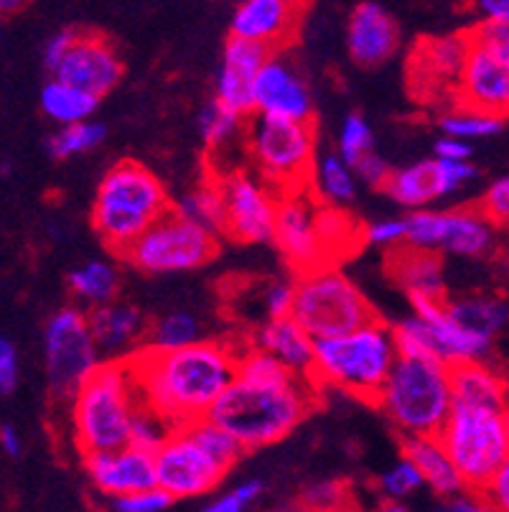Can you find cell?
Returning <instances> with one entry per match:
<instances>
[{
  "label": "cell",
  "mask_w": 509,
  "mask_h": 512,
  "mask_svg": "<svg viewBox=\"0 0 509 512\" xmlns=\"http://www.w3.org/2000/svg\"><path fill=\"white\" fill-rule=\"evenodd\" d=\"M125 360L140 400L174 426L207 416L237 375V349L204 339L179 349L140 347Z\"/></svg>",
  "instance_id": "obj_1"
},
{
  "label": "cell",
  "mask_w": 509,
  "mask_h": 512,
  "mask_svg": "<svg viewBox=\"0 0 509 512\" xmlns=\"http://www.w3.org/2000/svg\"><path fill=\"white\" fill-rule=\"evenodd\" d=\"M316 406V383L291 375L286 380H252L235 375L207 418L230 431L245 451L263 449L291 436Z\"/></svg>",
  "instance_id": "obj_2"
},
{
  "label": "cell",
  "mask_w": 509,
  "mask_h": 512,
  "mask_svg": "<svg viewBox=\"0 0 509 512\" xmlns=\"http://www.w3.org/2000/svg\"><path fill=\"white\" fill-rule=\"evenodd\" d=\"M140 400L128 360H102L72 395L74 444L82 454L128 444Z\"/></svg>",
  "instance_id": "obj_3"
},
{
  "label": "cell",
  "mask_w": 509,
  "mask_h": 512,
  "mask_svg": "<svg viewBox=\"0 0 509 512\" xmlns=\"http://www.w3.org/2000/svg\"><path fill=\"white\" fill-rule=\"evenodd\" d=\"M395 360H398V347L392 327L370 319L349 332L314 339L311 377L314 383L331 385L357 398L375 400Z\"/></svg>",
  "instance_id": "obj_4"
},
{
  "label": "cell",
  "mask_w": 509,
  "mask_h": 512,
  "mask_svg": "<svg viewBox=\"0 0 509 512\" xmlns=\"http://www.w3.org/2000/svg\"><path fill=\"white\" fill-rule=\"evenodd\" d=\"M171 207L163 181L138 161H120L102 176L92 202V227L112 253H120Z\"/></svg>",
  "instance_id": "obj_5"
},
{
  "label": "cell",
  "mask_w": 509,
  "mask_h": 512,
  "mask_svg": "<svg viewBox=\"0 0 509 512\" xmlns=\"http://www.w3.org/2000/svg\"><path fill=\"white\" fill-rule=\"evenodd\" d=\"M375 406L403 436H436L454 408L446 362L398 355Z\"/></svg>",
  "instance_id": "obj_6"
},
{
  "label": "cell",
  "mask_w": 509,
  "mask_h": 512,
  "mask_svg": "<svg viewBox=\"0 0 509 512\" xmlns=\"http://www.w3.org/2000/svg\"><path fill=\"white\" fill-rule=\"evenodd\" d=\"M436 436L451 456L466 490L474 492L487 490L509 454L507 426L497 408L454 406Z\"/></svg>",
  "instance_id": "obj_7"
},
{
  "label": "cell",
  "mask_w": 509,
  "mask_h": 512,
  "mask_svg": "<svg viewBox=\"0 0 509 512\" xmlns=\"http://www.w3.org/2000/svg\"><path fill=\"white\" fill-rule=\"evenodd\" d=\"M247 148L260 179L275 192L306 189L316 161V130L311 120L250 115Z\"/></svg>",
  "instance_id": "obj_8"
},
{
  "label": "cell",
  "mask_w": 509,
  "mask_h": 512,
  "mask_svg": "<svg viewBox=\"0 0 509 512\" xmlns=\"http://www.w3.org/2000/svg\"><path fill=\"white\" fill-rule=\"evenodd\" d=\"M291 316L314 339L334 337L375 319L357 283L334 265H316L298 276L293 283Z\"/></svg>",
  "instance_id": "obj_9"
},
{
  "label": "cell",
  "mask_w": 509,
  "mask_h": 512,
  "mask_svg": "<svg viewBox=\"0 0 509 512\" xmlns=\"http://www.w3.org/2000/svg\"><path fill=\"white\" fill-rule=\"evenodd\" d=\"M217 248V232L186 220L168 207L118 255L146 276H171L207 265L217 255Z\"/></svg>",
  "instance_id": "obj_10"
},
{
  "label": "cell",
  "mask_w": 509,
  "mask_h": 512,
  "mask_svg": "<svg viewBox=\"0 0 509 512\" xmlns=\"http://www.w3.org/2000/svg\"><path fill=\"white\" fill-rule=\"evenodd\" d=\"M102 362L92 339L87 314L79 306H64L44 327V367L49 388L56 398L72 400L84 377Z\"/></svg>",
  "instance_id": "obj_11"
},
{
  "label": "cell",
  "mask_w": 509,
  "mask_h": 512,
  "mask_svg": "<svg viewBox=\"0 0 509 512\" xmlns=\"http://www.w3.org/2000/svg\"><path fill=\"white\" fill-rule=\"evenodd\" d=\"M153 464L156 484L166 495L174 497V502L212 495L214 487L230 472L199 446L186 426H174L168 439L153 451Z\"/></svg>",
  "instance_id": "obj_12"
},
{
  "label": "cell",
  "mask_w": 509,
  "mask_h": 512,
  "mask_svg": "<svg viewBox=\"0 0 509 512\" xmlns=\"http://www.w3.org/2000/svg\"><path fill=\"white\" fill-rule=\"evenodd\" d=\"M219 189L224 202V235L245 245L273 242L278 194H273L263 179L235 171L219 181Z\"/></svg>",
  "instance_id": "obj_13"
},
{
  "label": "cell",
  "mask_w": 509,
  "mask_h": 512,
  "mask_svg": "<svg viewBox=\"0 0 509 512\" xmlns=\"http://www.w3.org/2000/svg\"><path fill=\"white\" fill-rule=\"evenodd\" d=\"M273 242L298 273L311 271L316 265H326L319 212H316V204L303 194V189L278 194Z\"/></svg>",
  "instance_id": "obj_14"
},
{
  "label": "cell",
  "mask_w": 509,
  "mask_h": 512,
  "mask_svg": "<svg viewBox=\"0 0 509 512\" xmlns=\"http://www.w3.org/2000/svg\"><path fill=\"white\" fill-rule=\"evenodd\" d=\"M51 74L102 100L123 79V62L105 36L77 31L69 51Z\"/></svg>",
  "instance_id": "obj_15"
},
{
  "label": "cell",
  "mask_w": 509,
  "mask_h": 512,
  "mask_svg": "<svg viewBox=\"0 0 509 512\" xmlns=\"http://www.w3.org/2000/svg\"><path fill=\"white\" fill-rule=\"evenodd\" d=\"M268 57V46L230 34L214 79V100L245 120L255 115V77Z\"/></svg>",
  "instance_id": "obj_16"
},
{
  "label": "cell",
  "mask_w": 509,
  "mask_h": 512,
  "mask_svg": "<svg viewBox=\"0 0 509 512\" xmlns=\"http://www.w3.org/2000/svg\"><path fill=\"white\" fill-rule=\"evenodd\" d=\"M84 456V472L92 487L105 497H123L130 492L146 490L156 484L153 454L133 444L115 446L105 451H90Z\"/></svg>",
  "instance_id": "obj_17"
},
{
  "label": "cell",
  "mask_w": 509,
  "mask_h": 512,
  "mask_svg": "<svg viewBox=\"0 0 509 512\" xmlns=\"http://www.w3.org/2000/svg\"><path fill=\"white\" fill-rule=\"evenodd\" d=\"M456 105L509 120V67L471 39L456 87Z\"/></svg>",
  "instance_id": "obj_18"
},
{
  "label": "cell",
  "mask_w": 509,
  "mask_h": 512,
  "mask_svg": "<svg viewBox=\"0 0 509 512\" xmlns=\"http://www.w3.org/2000/svg\"><path fill=\"white\" fill-rule=\"evenodd\" d=\"M255 115L286 120L314 118V100L301 74L280 57H268L255 77Z\"/></svg>",
  "instance_id": "obj_19"
},
{
  "label": "cell",
  "mask_w": 509,
  "mask_h": 512,
  "mask_svg": "<svg viewBox=\"0 0 509 512\" xmlns=\"http://www.w3.org/2000/svg\"><path fill=\"white\" fill-rule=\"evenodd\" d=\"M400 46V29L395 18L380 3H359L347 21V49L354 64L364 69L380 67L395 57Z\"/></svg>",
  "instance_id": "obj_20"
},
{
  "label": "cell",
  "mask_w": 509,
  "mask_h": 512,
  "mask_svg": "<svg viewBox=\"0 0 509 512\" xmlns=\"http://www.w3.org/2000/svg\"><path fill=\"white\" fill-rule=\"evenodd\" d=\"M466 51H469V34L426 39L415 46L413 57H410V77H415L413 90H426L433 95H438L441 90H451L456 100Z\"/></svg>",
  "instance_id": "obj_21"
},
{
  "label": "cell",
  "mask_w": 509,
  "mask_h": 512,
  "mask_svg": "<svg viewBox=\"0 0 509 512\" xmlns=\"http://www.w3.org/2000/svg\"><path fill=\"white\" fill-rule=\"evenodd\" d=\"M303 0H242L230 21V34L275 49L296 31Z\"/></svg>",
  "instance_id": "obj_22"
},
{
  "label": "cell",
  "mask_w": 509,
  "mask_h": 512,
  "mask_svg": "<svg viewBox=\"0 0 509 512\" xmlns=\"http://www.w3.org/2000/svg\"><path fill=\"white\" fill-rule=\"evenodd\" d=\"M87 324H90L92 339H95L100 355H105L107 360H125L133 355L148 329L143 311L118 299L92 306L87 314Z\"/></svg>",
  "instance_id": "obj_23"
},
{
  "label": "cell",
  "mask_w": 509,
  "mask_h": 512,
  "mask_svg": "<svg viewBox=\"0 0 509 512\" xmlns=\"http://www.w3.org/2000/svg\"><path fill=\"white\" fill-rule=\"evenodd\" d=\"M252 347L265 349L268 355L283 362L296 375L311 377V370H314V337L291 314L265 319L252 334Z\"/></svg>",
  "instance_id": "obj_24"
},
{
  "label": "cell",
  "mask_w": 509,
  "mask_h": 512,
  "mask_svg": "<svg viewBox=\"0 0 509 512\" xmlns=\"http://www.w3.org/2000/svg\"><path fill=\"white\" fill-rule=\"evenodd\" d=\"M387 271L408 296H443V263L438 250L398 245L387 255Z\"/></svg>",
  "instance_id": "obj_25"
},
{
  "label": "cell",
  "mask_w": 509,
  "mask_h": 512,
  "mask_svg": "<svg viewBox=\"0 0 509 512\" xmlns=\"http://www.w3.org/2000/svg\"><path fill=\"white\" fill-rule=\"evenodd\" d=\"M382 192L405 209L428 207L436 199L446 197V192H443L441 161L433 156L415 161V164L400 166V169H392L385 186H382Z\"/></svg>",
  "instance_id": "obj_26"
},
{
  "label": "cell",
  "mask_w": 509,
  "mask_h": 512,
  "mask_svg": "<svg viewBox=\"0 0 509 512\" xmlns=\"http://www.w3.org/2000/svg\"><path fill=\"white\" fill-rule=\"evenodd\" d=\"M454 406H482L502 411L509 400V385L482 360H464L448 365Z\"/></svg>",
  "instance_id": "obj_27"
},
{
  "label": "cell",
  "mask_w": 509,
  "mask_h": 512,
  "mask_svg": "<svg viewBox=\"0 0 509 512\" xmlns=\"http://www.w3.org/2000/svg\"><path fill=\"white\" fill-rule=\"evenodd\" d=\"M403 456L418 467L423 487H431L441 500L464 490V482L438 436H405Z\"/></svg>",
  "instance_id": "obj_28"
},
{
  "label": "cell",
  "mask_w": 509,
  "mask_h": 512,
  "mask_svg": "<svg viewBox=\"0 0 509 512\" xmlns=\"http://www.w3.org/2000/svg\"><path fill=\"white\" fill-rule=\"evenodd\" d=\"M494 242V225L479 209H451L441 212L438 250L476 258L484 255Z\"/></svg>",
  "instance_id": "obj_29"
},
{
  "label": "cell",
  "mask_w": 509,
  "mask_h": 512,
  "mask_svg": "<svg viewBox=\"0 0 509 512\" xmlns=\"http://www.w3.org/2000/svg\"><path fill=\"white\" fill-rule=\"evenodd\" d=\"M39 102L46 118L54 120L56 125H69L79 123V120H90L100 105V97L79 90V87L51 74L49 82L41 87Z\"/></svg>",
  "instance_id": "obj_30"
},
{
  "label": "cell",
  "mask_w": 509,
  "mask_h": 512,
  "mask_svg": "<svg viewBox=\"0 0 509 512\" xmlns=\"http://www.w3.org/2000/svg\"><path fill=\"white\" fill-rule=\"evenodd\" d=\"M69 291L84 306H100L118 299L120 271L110 260H87L69 273Z\"/></svg>",
  "instance_id": "obj_31"
},
{
  "label": "cell",
  "mask_w": 509,
  "mask_h": 512,
  "mask_svg": "<svg viewBox=\"0 0 509 512\" xmlns=\"http://www.w3.org/2000/svg\"><path fill=\"white\" fill-rule=\"evenodd\" d=\"M308 184L314 186V192L329 207H344L357 197V174L339 153H326L316 158Z\"/></svg>",
  "instance_id": "obj_32"
},
{
  "label": "cell",
  "mask_w": 509,
  "mask_h": 512,
  "mask_svg": "<svg viewBox=\"0 0 509 512\" xmlns=\"http://www.w3.org/2000/svg\"><path fill=\"white\" fill-rule=\"evenodd\" d=\"M446 309L461 327L484 334L489 339L502 332L509 319V309L504 306V301L489 299V296H466L459 301H446Z\"/></svg>",
  "instance_id": "obj_33"
},
{
  "label": "cell",
  "mask_w": 509,
  "mask_h": 512,
  "mask_svg": "<svg viewBox=\"0 0 509 512\" xmlns=\"http://www.w3.org/2000/svg\"><path fill=\"white\" fill-rule=\"evenodd\" d=\"M171 209L186 217V220L207 227V230L222 232L224 202L219 181H204V184L194 186L191 192L181 194L176 202H171Z\"/></svg>",
  "instance_id": "obj_34"
},
{
  "label": "cell",
  "mask_w": 509,
  "mask_h": 512,
  "mask_svg": "<svg viewBox=\"0 0 509 512\" xmlns=\"http://www.w3.org/2000/svg\"><path fill=\"white\" fill-rule=\"evenodd\" d=\"M146 344L151 349H179L202 339V321L189 311H171L158 316L146 329Z\"/></svg>",
  "instance_id": "obj_35"
},
{
  "label": "cell",
  "mask_w": 509,
  "mask_h": 512,
  "mask_svg": "<svg viewBox=\"0 0 509 512\" xmlns=\"http://www.w3.org/2000/svg\"><path fill=\"white\" fill-rule=\"evenodd\" d=\"M107 130L105 125L97 123V120H79V123L59 125L54 136L49 138L46 148H49L51 158H59V161H67V158L84 156V153L95 151L105 141Z\"/></svg>",
  "instance_id": "obj_36"
},
{
  "label": "cell",
  "mask_w": 509,
  "mask_h": 512,
  "mask_svg": "<svg viewBox=\"0 0 509 512\" xmlns=\"http://www.w3.org/2000/svg\"><path fill=\"white\" fill-rule=\"evenodd\" d=\"M441 130L446 136L464 138V141L474 143L482 141V138L499 136L507 125V118H499V115L482 113V110H471V107L456 105L454 110H448L441 118Z\"/></svg>",
  "instance_id": "obj_37"
},
{
  "label": "cell",
  "mask_w": 509,
  "mask_h": 512,
  "mask_svg": "<svg viewBox=\"0 0 509 512\" xmlns=\"http://www.w3.org/2000/svg\"><path fill=\"white\" fill-rule=\"evenodd\" d=\"M242 123H245L242 115L232 113L230 107H224L222 102L212 100L199 113V136H202L204 146L209 151H219V148H224L227 143H232L240 136Z\"/></svg>",
  "instance_id": "obj_38"
},
{
  "label": "cell",
  "mask_w": 509,
  "mask_h": 512,
  "mask_svg": "<svg viewBox=\"0 0 509 512\" xmlns=\"http://www.w3.org/2000/svg\"><path fill=\"white\" fill-rule=\"evenodd\" d=\"M184 426H186V431H189V434L199 441V446H202V449H207L209 454H212L217 462H222L227 469L235 467L237 459H240L242 451H245L240 446V441H237L230 431H224L219 423H214L212 418L202 416L191 423H184Z\"/></svg>",
  "instance_id": "obj_39"
},
{
  "label": "cell",
  "mask_w": 509,
  "mask_h": 512,
  "mask_svg": "<svg viewBox=\"0 0 509 512\" xmlns=\"http://www.w3.org/2000/svg\"><path fill=\"white\" fill-rule=\"evenodd\" d=\"M392 337H395V347H398V355L403 357H426V360H441V352H438L436 337H433V329L426 319H420L418 314L408 316L392 327Z\"/></svg>",
  "instance_id": "obj_40"
},
{
  "label": "cell",
  "mask_w": 509,
  "mask_h": 512,
  "mask_svg": "<svg viewBox=\"0 0 509 512\" xmlns=\"http://www.w3.org/2000/svg\"><path fill=\"white\" fill-rule=\"evenodd\" d=\"M377 487H380L382 500L392 502V507H403V502L423 487V477L408 456H400L398 462L380 474Z\"/></svg>",
  "instance_id": "obj_41"
},
{
  "label": "cell",
  "mask_w": 509,
  "mask_h": 512,
  "mask_svg": "<svg viewBox=\"0 0 509 512\" xmlns=\"http://www.w3.org/2000/svg\"><path fill=\"white\" fill-rule=\"evenodd\" d=\"M171 431H174V423L166 421L161 413L148 408L146 403H140L138 411L133 413V421H130L128 444L138 446V449H146L153 454V451L168 439Z\"/></svg>",
  "instance_id": "obj_42"
},
{
  "label": "cell",
  "mask_w": 509,
  "mask_h": 512,
  "mask_svg": "<svg viewBox=\"0 0 509 512\" xmlns=\"http://www.w3.org/2000/svg\"><path fill=\"white\" fill-rule=\"evenodd\" d=\"M375 146V136H372V125L362 118L359 113H352L344 118L342 130H339V148L336 153L347 161V164H357L359 158Z\"/></svg>",
  "instance_id": "obj_43"
},
{
  "label": "cell",
  "mask_w": 509,
  "mask_h": 512,
  "mask_svg": "<svg viewBox=\"0 0 509 512\" xmlns=\"http://www.w3.org/2000/svg\"><path fill=\"white\" fill-rule=\"evenodd\" d=\"M347 484L339 479H321V482L308 484L306 490L298 497V505L308 507V510H342L349 502Z\"/></svg>",
  "instance_id": "obj_44"
},
{
  "label": "cell",
  "mask_w": 509,
  "mask_h": 512,
  "mask_svg": "<svg viewBox=\"0 0 509 512\" xmlns=\"http://www.w3.org/2000/svg\"><path fill=\"white\" fill-rule=\"evenodd\" d=\"M263 495V482L260 479H247L237 487L227 490L224 495L214 497L207 502V512H242L260 500Z\"/></svg>",
  "instance_id": "obj_45"
},
{
  "label": "cell",
  "mask_w": 509,
  "mask_h": 512,
  "mask_svg": "<svg viewBox=\"0 0 509 512\" xmlns=\"http://www.w3.org/2000/svg\"><path fill=\"white\" fill-rule=\"evenodd\" d=\"M110 505L118 512H161L174 505V497L166 495L158 484H153V487H146V490L130 492V495L123 497H112Z\"/></svg>",
  "instance_id": "obj_46"
},
{
  "label": "cell",
  "mask_w": 509,
  "mask_h": 512,
  "mask_svg": "<svg viewBox=\"0 0 509 512\" xmlns=\"http://www.w3.org/2000/svg\"><path fill=\"white\" fill-rule=\"evenodd\" d=\"M469 39L474 44H482L484 49H489L499 62H504L509 67V23H494L484 21L482 26L466 31Z\"/></svg>",
  "instance_id": "obj_47"
},
{
  "label": "cell",
  "mask_w": 509,
  "mask_h": 512,
  "mask_svg": "<svg viewBox=\"0 0 509 512\" xmlns=\"http://www.w3.org/2000/svg\"><path fill=\"white\" fill-rule=\"evenodd\" d=\"M479 212L494 227L509 225V176H502V179H497L489 186L487 192H484L482 202H479Z\"/></svg>",
  "instance_id": "obj_48"
},
{
  "label": "cell",
  "mask_w": 509,
  "mask_h": 512,
  "mask_svg": "<svg viewBox=\"0 0 509 512\" xmlns=\"http://www.w3.org/2000/svg\"><path fill=\"white\" fill-rule=\"evenodd\" d=\"M362 240L372 248H398L405 242V220H377L362 230Z\"/></svg>",
  "instance_id": "obj_49"
},
{
  "label": "cell",
  "mask_w": 509,
  "mask_h": 512,
  "mask_svg": "<svg viewBox=\"0 0 509 512\" xmlns=\"http://www.w3.org/2000/svg\"><path fill=\"white\" fill-rule=\"evenodd\" d=\"M21 377V360L18 349L6 334H0V395H11L18 388Z\"/></svg>",
  "instance_id": "obj_50"
},
{
  "label": "cell",
  "mask_w": 509,
  "mask_h": 512,
  "mask_svg": "<svg viewBox=\"0 0 509 512\" xmlns=\"http://www.w3.org/2000/svg\"><path fill=\"white\" fill-rule=\"evenodd\" d=\"M265 316H286L293 309V283L273 281L263 288Z\"/></svg>",
  "instance_id": "obj_51"
},
{
  "label": "cell",
  "mask_w": 509,
  "mask_h": 512,
  "mask_svg": "<svg viewBox=\"0 0 509 512\" xmlns=\"http://www.w3.org/2000/svg\"><path fill=\"white\" fill-rule=\"evenodd\" d=\"M352 169H354V174L364 181V184L375 186V189H382L387 181V176H390L392 166L387 164L385 158L377 156L375 151H367L362 158H359L357 164L352 166Z\"/></svg>",
  "instance_id": "obj_52"
},
{
  "label": "cell",
  "mask_w": 509,
  "mask_h": 512,
  "mask_svg": "<svg viewBox=\"0 0 509 512\" xmlns=\"http://www.w3.org/2000/svg\"><path fill=\"white\" fill-rule=\"evenodd\" d=\"M482 495L487 507L509 512V454L504 456L502 467L497 469V474H494L492 482L487 484V490H484Z\"/></svg>",
  "instance_id": "obj_53"
},
{
  "label": "cell",
  "mask_w": 509,
  "mask_h": 512,
  "mask_svg": "<svg viewBox=\"0 0 509 512\" xmlns=\"http://www.w3.org/2000/svg\"><path fill=\"white\" fill-rule=\"evenodd\" d=\"M74 36H77V31L74 29H62V31H56L54 36H51L49 41H46L44 46V67L54 69L56 64L62 62V57L69 51V46H72Z\"/></svg>",
  "instance_id": "obj_54"
},
{
  "label": "cell",
  "mask_w": 509,
  "mask_h": 512,
  "mask_svg": "<svg viewBox=\"0 0 509 512\" xmlns=\"http://www.w3.org/2000/svg\"><path fill=\"white\" fill-rule=\"evenodd\" d=\"M433 151H436L438 158H448V161H469L471 153H474V146L469 141H464V138L446 136L443 133V138H438Z\"/></svg>",
  "instance_id": "obj_55"
},
{
  "label": "cell",
  "mask_w": 509,
  "mask_h": 512,
  "mask_svg": "<svg viewBox=\"0 0 509 512\" xmlns=\"http://www.w3.org/2000/svg\"><path fill=\"white\" fill-rule=\"evenodd\" d=\"M484 21L509 23V0H471Z\"/></svg>",
  "instance_id": "obj_56"
},
{
  "label": "cell",
  "mask_w": 509,
  "mask_h": 512,
  "mask_svg": "<svg viewBox=\"0 0 509 512\" xmlns=\"http://www.w3.org/2000/svg\"><path fill=\"white\" fill-rule=\"evenodd\" d=\"M0 451L11 459H18L23 454V439L11 423H0Z\"/></svg>",
  "instance_id": "obj_57"
},
{
  "label": "cell",
  "mask_w": 509,
  "mask_h": 512,
  "mask_svg": "<svg viewBox=\"0 0 509 512\" xmlns=\"http://www.w3.org/2000/svg\"><path fill=\"white\" fill-rule=\"evenodd\" d=\"M26 6V0H0V16L3 13H16Z\"/></svg>",
  "instance_id": "obj_58"
},
{
  "label": "cell",
  "mask_w": 509,
  "mask_h": 512,
  "mask_svg": "<svg viewBox=\"0 0 509 512\" xmlns=\"http://www.w3.org/2000/svg\"><path fill=\"white\" fill-rule=\"evenodd\" d=\"M502 416H504V426H507V434H509V400H507V406L502 408Z\"/></svg>",
  "instance_id": "obj_59"
}]
</instances>
